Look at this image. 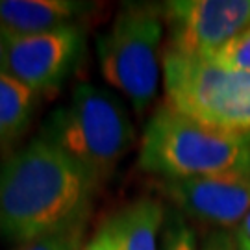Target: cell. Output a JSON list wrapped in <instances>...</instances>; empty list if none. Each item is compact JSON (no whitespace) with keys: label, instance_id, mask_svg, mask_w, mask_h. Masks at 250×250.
Returning a JSON list of instances; mask_svg holds the SVG:
<instances>
[{"label":"cell","instance_id":"1","mask_svg":"<svg viewBox=\"0 0 250 250\" xmlns=\"http://www.w3.org/2000/svg\"><path fill=\"white\" fill-rule=\"evenodd\" d=\"M97 186L39 135L0 165V233L22 245L87 223Z\"/></svg>","mask_w":250,"mask_h":250},{"label":"cell","instance_id":"2","mask_svg":"<svg viewBox=\"0 0 250 250\" xmlns=\"http://www.w3.org/2000/svg\"><path fill=\"white\" fill-rule=\"evenodd\" d=\"M250 165V134L211 128L161 104L145 126L139 167L165 180L219 176Z\"/></svg>","mask_w":250,"mask_h":250},{"label":"cell","instance_id":"3","mask_svg":"<svg viewBox=\"0 0 250 250\" xmlns=\"http://www.w3.org/2000/svg\"><path fill=\"white\" fill-rule=\"evenodd\" d=\"M39 135L100 184L134 146L135 128L113 93L82 83L65 106L48 115Z\"/></svg>","mask_w":250,"mask_h":250},{"label":"cell","instance_id":"4","mask_svg":"<svg viewBox=\"0 0 250 250\" xmlns=\"http://www.w3.org/2000/svg\"><path fill=\"white\" fill-rule=\"evenodd\" d=\"M165 32L161 6L125 4L113 24L97 39L104 80L125 95L135 113L143 115L156 100L163 71L160 52Z\"/></svg>","mask_w":250,"mask_h":250},{"label":"cell","instance_id":"5","mask_svg":"<svg viewBox=\"0 0 250 250\" xmlns=\"http://www.w3.org/2000/svg\"><path fill=\"white\" fill-rule=\"evenodd\" d=\"M163 87L172 109L211 128L250 134V72L163 50Z\"/></svg>","mask_w":250,"mask_h":250},{"label":"cell","instance_id":"6","mask_svg":"<svg viewBox=\"0 0 250 250\" xmlns=\"http://www.w3.org/2000/svg\"><path fill=\"white\" fill-rule=\"evenodd\" d=\"M167 26L165 50L213 58L250 26V0H174L161 6Z\"/></svg>","mask_w":250,"mask_h":250},{"label":"cell","instance_id":"7","mask_svg":"<svg viewBox=\"0 0 250 250\" xmlns=\"http://www.w3.org/2000/svg\"><path fill=\"white\" fill-rule=\"evenodd\" d=\"M8 74L39 97L52 93L74 71L83 54V30L78 24L36 36H8Z\"/></svg>","mask_w":250,"mask_h":250},{"label":"cell","instance_id":"8","mask_svg":"<svg viewBox=\"0 0 250 250\" xmlns=\"http://www.w3.org/2000/svg\"><path fill=\"white\" fill-rule=\"evenodd\" d=\"M163 191L191 219L224 230L239 226L250 213V165L209 178L165 180Z\"/></svg>","mask_w":250,"mask_h":250},{"label":"cell","instance_id":"9","mask_svg":"<svg viewBox=\"0 0 250 250\" xmlns=\"http://www.w3.org/2000/svg\"><path fill=\"white\" fill-rule=\"evenodd\" d=\"M87 4L72 0H0V28L6 36H36L76 24Z\"/></svg>","mask_w":250,"mask_h":250},{"label":"cell","instance_id":"10","mask_svg":"<svg viewBox=\"0 0 250 250\" xmlns=\"http://www.w3.org/2000/svg\"><path fill=\"white\" fill-rule=\"evenodd\" d=\"M123 250H160L165 208L154 198H137L113 215Z\"/></svg>","mask_w":250,"mask_h":250},{"label":"cell","instance_id":"11","mask_svg":"<svg viewBox=\"0 0 250 250\" xmlns=\"http://www.w3.org/2000/svg\"><path fill=\"white\" fill-rule=\"evenodd\" d=\"M37 97L11 74H0V146L13 145L28 130L36 113Z\"/></svg>","mask_w":250,"mask_h":250},{"label":"cell","instance_id":"12","mask_svg":"<svg viewBox=\"0 0 250 250\" xmlns=\"http://www.w3.org/2000/svg\"><path fill=\"white\" fill-rule=\"evenodd\" d=\"M160 250H197L195 230L178 209H165Z\"/></svg>","mask_w":250,"mask_h":250},{"label":"cell","instance_id":"13","mask_svg":"<svg viewBox=\"0 0 250 250\" xmlns=\"http://www.w3.org/2000/svg\"><path fill=\"white\" fill-rule=\"evenodd\" d=\"M85 224L82 223L71 228H65L60 232L48 233L43 237H37L34 241L19 245L15 250H82L83 237H85Z\"/></svg>","mask_w":250,"mask_h":250},{"label":"cell","instance_id":"14","mask_svg":"<svg viewBox=\"0 0 250 250\" xmlns=\"http://www.w3.org/2000/svg\"><path fill=\"white\" fill-rule=\"evenodd\" d=\"M211 60L230 71L250 72V26L226 43Z\"/></svg>","mask_w":250,"mask_h":250},{"label":"cell","instance_id":"15","mask_svg":"<svg viewBox=\"0 0 250 250\" xmlns=\"http://www.w3.org/2000/svg\"><path fill=\"white\" fill-rule=\"evenodd\" d=\"M82 250H123V243L117 232V226L113 217H109L106 223H102L99 230L89 241L83 245Z\"/></svg>","mask_w":250,"mask_h":250},{"label":"cell","instance_id":"16","mask_svg":"<svg viewBox=\"0 0 250 250\" xmlns=\"http://www.w3.org/2000/svg\"><path fill=\"white\" fill-rule=\"evenodd\" d=\"M200 250H239L235 232H228L224 228L213 230L211 233H208Z\"/></svg>","mask_w":250,"mask_h":250},{"label":"cell","instance_id":"17","mask_svg":"<svg viewBox=\"0 0 250 250\" xmlns=\"http://www.w3.org/2000/svg\"><path fill=\"white\" fill-rule=\"evenodd\" d=\"M8 54H9V39L0 28V74L8 71Z\"/></svg>","mask_w":250,"mask_h":250},{"label":"cell","instance_id":"18","mask_svg":"<svg viewBox=\"0 0 250 250\" xmlns=\"http://www.w3.org/2000/svg\"><path fill=\"white\" fill-rule=\"evenodd\" d=\"M235 237L239 239V241H245L250 245V213L243 219V223L235 228Z\"/></svg>","mask_w":250,"mask_h":250},{"label":"cell","instance_id":"19","mask_svg":"<svg viewBox=\"0 0 250 250\" xmlns=\"http://www.w3.org/2000/svg\"><path fill=\"white\" fill-rule=\"evenodd\" d=\"M237 245H239V250H250V245H249V243L239 241V239H237Z\"/></svg>","mask_w":250,"mask_h":250}]
</instances>
